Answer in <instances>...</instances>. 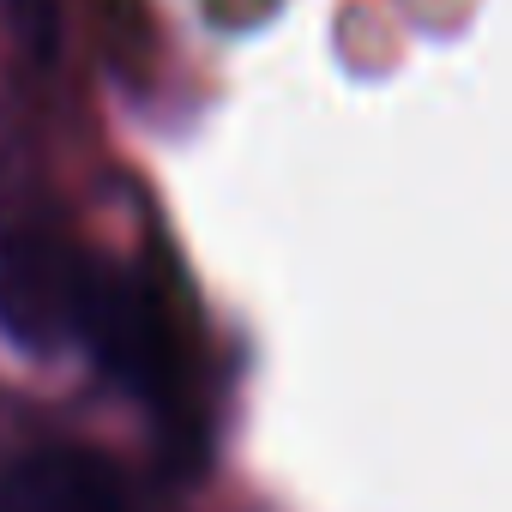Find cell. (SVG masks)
Listing matches in <instances>:
<instances>
[{
    "label": "cell",
    "mask_w": 512,
    "mask_h": 512,
    "mask_svg": "<svg viewBox=\"0 0 512 512\" xmlns=\"http://www.w3.org/2000/svg\"><path fill=\"white\" fill-rule=\"evenodd\" d=\"M97 266L55 217L0 211V326L25 350L73 344Z\"/></svg>",
    "instance_id": "obj_1"
},
{
    "label": "cell",
    "mask_w": 512,
    "mask_h": 512,
    "mask_svg": "<svg viewBox=\"0 0 512 512\" xmlns=\"http://www.w3.org/2000/svg\"><path fill=\"white\" fill-rule=\"evenodd\" d=\"M0 512H133L115 464L91 446H31L0 476Z\"/></svg>",
    "instance_id": "obj_2"
}]
</instances>
